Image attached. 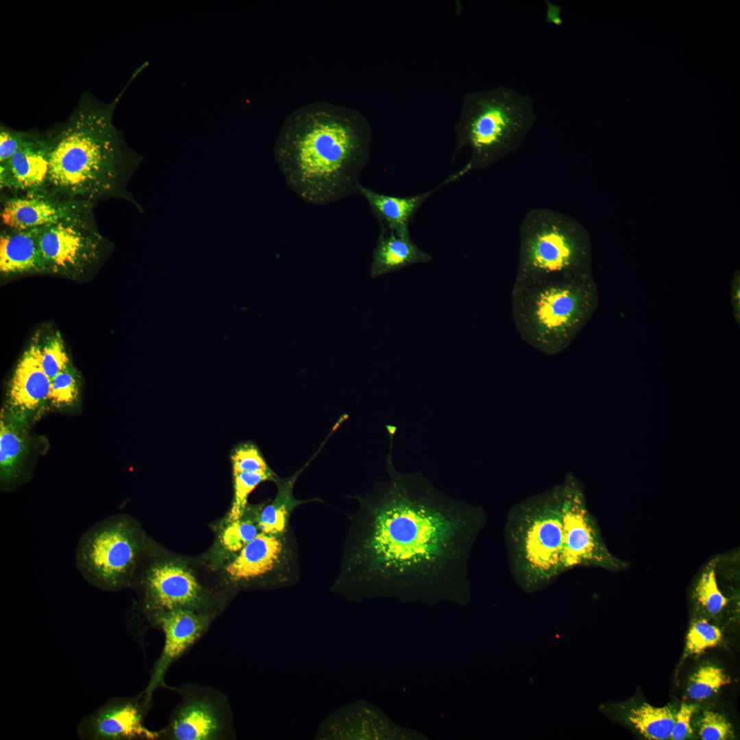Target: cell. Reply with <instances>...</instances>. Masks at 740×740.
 Instances as JSON below:
<instances>
[{
	"label": "cell",
	"instance_id": "1",
	"mask_svg": "<svg viewBox=\"0 0 740 740\" xmlns=\"http://www.w3.org/2000/svg\"><path fill=\"white\" fill-rule=\"evenodd\" d=\"M386 460L388 481L354 497L337 589L400 584L466 582L471 547L486 521L484 511L438 490L421 471L404 473Z\"/></svg>",
	"mask_w": 740,
	"mask_h": 740
},
{
	"label": "cell",
	"instance_id": "2",
	"mask_svg": "<svg viewBox=\"0 0 740 740\" xmlns=\"http://www.w3.org/2000/svg\"><path fill=\"white\" fill-rule=\"evenodd\" d=\"M371 141L359 110L315 101L286 117L274 153L289 188L306 203L326 205L358 193Z\"/></svg>",
	"mask_w": 740,
	"mask_h": 740
},
{
	"label": "cell",
	"instance_id": "3",
	"mask_svg": "<svg viewBox=\"0 0 740 740\" xmlns=\"http://www.w3.org/2000/svg\"><path fill=\"white\" fill-rule=\"evenodd\" d=\"M113 108L114 104L86 97L68 121L47 136V189L66 199L88 202L113 190L119 159Z\"/></svg>",
	"mask_w": 740,
	"mask_h": 740
},
{
	"label": "cell",
	"instance_id": "4",
	"mask_svg": "<svg viewBox=\"0 0 740 740\" xmlns=\"http://www.w3.org/2000/svg\"><path fill=\"white\" fill-rule=\"evenodd\" d=\"M536 113L532 98L505 86L467 92L455 125L453 159L464 148L467 163L449 175L445 185L474 170L485 169L517 151L533 127Z\"/></svg>",
	"mask_w": 740,
	"mask_h": 740
},
{
	"label": "cell",
	"instance_id": "5",
	"mask_svg": "<svg viewBox=\"0 0 740 740\" xmlns=\"http://www.w3.org/2000/svg\"><path fill=\"white\" fill-rule=\"evenodd\" d=\"M599 302L592 275L558 277L514 284L512 310L523 340L548 354L566 348Z\"/></svg>",
	"mask_w": 740,
	"mask_h": 740
},
{
	"label": "cell",
	"instance_id": "6",
	"mask_svg": "<svg viewBox=\"0 0 740 740\" xmlns=\"http://www.w3.org/2000/svg\"><path fill=\"white\" fill-rule=\"evenodd\" d=\"M519 238L515 284L591 274L589 236L572 217L549 208H532L521 221Z\"/></svg>",
	"mask_w": 740,
	"mask_h": 740
},
{
	"label": "cell",
	"instance_id": "7",
	"mask_svg": "<svg viewBox=\"0 0 740 740\" xmlns=\"http://www.w3.org/2000/svg\"><path fill=\"white\" fill-rule=\"evenodd\" d=\"M560 495L519 505L507 515L504 533L510 572L526 592L541 589L563 574Z\"/></svg>",
	"mask_w": 740,
	"mask_h": 740
},
{
	"label": "cell",
	"instance_id": "8",
	"mask_svg": "<svg viewBox=\"0 0 740 740\" xmlns=\"http://www.w3.org/2000/svg\"><path fill=\"white\" fill-rule=\"evenodd\" d=\"M150 550L136 520L125 514L114 515L82 534L75 548V565L90 584L116 591L132 586L138 566Z\"/></svg>",
	"mask_w": 740,
	"mask_h": 740
},
{
	"label": "cell",
	"instance_id": "9",
	"mask_svg": "<svg viewBox=\"0 0 740 740\" xmlns=\"http://www.w3.org/2000/svg\"><path fill=\"white\" fill-rule=\"evenodd\" d=\"M148 560L132 586H138V607L149 623L157 615L175 610L215 617L222 610L224 598L205 587L186 565L166 558Z\"/></svg>",
	"mask_w": 740,
	"mask_h": 740
},
{
	"label": "cell",
	"instance_id": "10",
	"mask_svg": "<svg viewBox=\"0 0 740 740\" xmlns=\"http://www.w3.org/2000/svg\"><path fill=\"white\" fill-rule=\"evenodd\" d=\"M90 206L40 227L38 243L44 273L79 279L99 261L104 239L90 217Z\"/></svg>",
	"mask_w": 740,
	"mask_h": 740
},
{
	"label": "cell",
	"instance_id": "11",
	"mask_svg": "<svg viewBox=\"0 0 740 740\" xmlns=\"http://www.w3.org/2000/svg\"><path fill=\"white\" fill-rule=\"evenodd\" d=\"M297 548L291 528L280 534L260 532L224 568L233 589L291 584L299 577Z\"/></svg>",
	"mask_w": 740,
	"mask_h": 740
},
{
	"label": "cell",
	"instance_id": "12",
	"mask_svg": "<svg viewBox=\"0 0 740 740\" xmlns=\"http://www.w3.org/2000/svg\"><path fill=\"white\" fill-rule=\"evenodd\" d=\"M181 700L167 724L160 730V739L224 740L232 737L228 702L219 690L185 684L177 689Z\"/></svg>",
	"mask_w": 740,
	"mask_h": 740
},
{
	"label": "cell",
	"instance_id": "13",
	"mask_svg": "<svg viewBox=\"0 0 740 740\" xmlns=\"http://www.w3.org/2000/svg\"><path fill=\"white\" fill-rule=\"evenodd\" d=\"M562 526L563 573L578 566H595L610 571L627 567L608 550L595 518L576 492L563 493Z\"/></svg>",
	"mask_w": 740,
	"mask_h": 740
},
{
	"label": "cell",
	"instance_id": "14",
	"mask_svg": "<svg viewBox=\"0 0 740 740\" xmlns=\"http://www.w3.org/2000/svg\"><path fill=\"white\" fill-rule=\"evenodd\" d=\"M150 702L145 692L134 697L111 698L81 721L77 735L94 740L160 739V731L150 730L145 724Z\"/></svg>",
	"mask_w": 740,
	"mask_h": 740
},
{
	"label": "cell",
	"instance_id": "15",
	"mask_svg": "<svg viewBox=\"0 0 740 740\" xmlns=\"http://www.w3.org/2000/svg\"><path fill=\"white\" fill-rule=\"evenodd\" d=\"M216 617L189 610H175L161 613L149 624L164 634V644L145 692L151 700L153 692L164 685L165 674L171 664L185 654L208 630Z\"/></svg>",
	"mask_w": 740,
	"mask_h": 740
},
{
	"label": "cell",
	"instance_id": "16",
	"mask_svg": "<svg viewBox=\"0 0 740 740\" xmlns=\"http://www.w3.org/2000/svg\"><path fill=\"white\" fill-rule=\"evenodd\" d=\"M90 204L64 198L45 188L7 199L1 219L10 230L40 228L56 223Z\"/></svg>",
	"mask_w": 740,
	"mask_h": 740
},
{
	"label": "cell",
	"instance_id": "17",
	"mask_svg": "<svg viewBox=\"0 0 740 740\" xmlns=\"http://www.w3.org/2000/svg\"><path fill=\"white\" fill-rule=\"evenodd\" d=\"M40 343L36 335L21 357L8 388V410L27 421L48 401L51 379L41 363Z\"/></svg>",
	"mask_w": 740,
	"mask_h": 740
},
{
	"label": "cell",
	"instance_id": "18",
	"mask_svg": "<svg viewBox=\"0 0 740 740\" xmlns=\"http://www.w3.org/2000/svg\"><path fill=\"white\" fill-rule=\"evenodd\" d=\"M49 156L47 136L28 134L18 150L0 163L1 188L25 193L47 188Z\"/></svg>",
	"mask_w": 740,
	"mask_h": 740
},
{
	"label": "cell",
	"instance_id": "19",
	"mask_svg": "<svg viewBox=\"0 0 740 740\" xmlns=\"http://www.w3.org/2000/svg\"><path fill=\"white\" fill-rule=\"evenodd\" d=\"M444 186L445 184L442 182L428 191L399 197L381 194L360 184L358 193L366 199L379 222L380 227L402 237H410L409 224L412 217L426 200Z\"/></svg>",
	"mask_w": 740,
	"mask_h": 740
},
{
	"label": "cell",
	"instance_id": "20",
	"mask_svg": "<svg viewBox=\"0 0 740 740\" xmlns=\"http://www.w3.org/2000/svg\"><path fill=\"white\" fill-rule=\"evenodd\" d=\"M40 228L4 230L0 237V272L3 277L44 273L38 236Z\"/></svg>",
	"mask_w": 740,
	"mask_h": 740
},
{
	"label": "cell",
	"instance_id": "21",
	"mask_svg": "<svg viewBox=\"0 0 740 740\" xmlns=\"http://www.w3.org/2000/svg\"><path fill=\"white\" fill-rule=\"evenodd\" d=\"M432 257L411 240L380 227L376 246L373 250L371 276L374 278L396 271L408 265L426 263Z\"/></svg>",
	"mask_w": 740,
	"mask_h": 740
},
{
	"label": "cell",
	"instance_id": "22",
	"mask_svg": "<svg viewBox=\"0 0 740 740\" xmlns=\"http://www.w3.org/2000/svg\"><path fill=\"white\" fill-rule=\"evenodd\" d=\"M26 422L7 410H2L0 420V478L5 489L19 483L23 475L27 449Z\"/></svg>",
	"mask_w": 740,
	"mask_h": 740
},
{
	"label": "cell",
	"instance_id": "23",
	"mask_svg": "<svg viewBox=\"0 0 740 740\" xmlns=\"http://www.w3.org/2000/svg\"><path fill=\"white\" fill-rule=\"evenodd\" d=\"M308 463L291 476L285 478L278 477L274 482L278 489L275 497L271 502L257 504L256 519L260 532L270 534H283L291 528L289 519L295 508L310 502H322L317 497L300 500L293 495L294 484Z\"/></svg>",
	"mask_w": 740,
	"mask_h": 740
},
{
	"label": "cell",
	"instance_id": "24",
	"mask_svg": "<svg viewBox=\"0 0 740 740\" xmlns=\"http://www.w3.org/2000/svg\"><path fill=\"white\" fill-rule=\"evenodd\" d=\"M676 714L670 706L655 707L648 703L632 708L628 719L646 739L665 740L671 737Z\"/></svg>",
	"mask_w": 740,
	"mask_h": 740
},
{
	"label": "cell",
	"instance_id": "25",
	"mask_svg": "<svg viewBox=\"0 0 740 740\" xmlns=\"http://www.w3.org/2000/svg\"><path fill=\"white\" fill-rule=\"evenodd\" d=\"M257 505H247L244 515L239 519L226 523L220 536L219 543L224 552L232 557L260 532L256 516Z\"/></svg>",
	"mask_w": 740,
	"mask_h": 740
},
{
	"label": "cell",
	"instance_id": "26",
	"mask_svg": "<svg viewBox=\"0 0 740 740\" xmlns=\"http://www.w3.org/2000/svg\"><path fill=\"white\" fill-rule=\"evenodd\" d=\"M715 569L716 561L712 560L702 572L693 593L699 608L711 616L720 614L728 602L718 587Z\"/></svg>",
	"mask_w": 740,
	"mask_h": 740
},
{
	"label": "cell",
	"instance_id": "27",
	"mask_svg": "<svg viewBox=\"0 0 740 740\" xmlns=\"http://www.w3.org/2000/svg\"><path fill=\"white\" fill-rule=\"evenodd\" d=\"M233 473L234 495L226 523L241 518L248 505L247 500L253 490L262 482H275L278 477L274 473L241 471Z\"/></svg>",
	"mask_w": 740,
	"mask_h": 740
},
{
	"label": "cell",
	"instance_id": "28",
	"mask_svg": "<svg viewBox=\"0 0 740 740\" xmlns=\"http://www.w3.org/2000/svg\"><path fill=\"white\" fill-rule=\"evenodd\" d=\"M730 682L731 679L722 669L702 666L689 678L687 693L693 700H704Z\"/></svg>",
	"mask_w": 740,
	"mask_h": 740
},
{
	"label": "cell",
	"instance_id": "29",
	"mask_svg": "<svg viewBox=\"0 0 740 740\" xmlns=\"http://www.w3.org/2000/svg\"><path fill=\"white\" fill-rule=\"evenodd\" d=\"M722 638L720 629L706 619L694 620L687 634L684 654L687 656L702 654L719 645Z\"/></svg>",
	"mask_w": 740,
	"mask_h": 740
},
{
	"label": "cell",
	"instance_id": "30",
	"mask_svg": "<svg viewBox=\"0 0 740 740\" xmlns=\"http://www.w3.org/2000/svg\"><path fill=\"white\" fill-rule=\"evenodd\" d=\"M79 393L78 375L69 366L51 379L48 401L57 408L71 406L78 400Z\"/></svg>",
	"mask_w": 740,
	"mask_h": 740
},
{
	"label": "cell",
	"instance_id": "31",
	"mask_svg": "<svg viewBox=\"0 0 740 740\" xmlns=\"http://www.w3.org/2000/svg\"><path fill=\"white\" fill-rule=\"evenodd\" d=\"M232 473L252 471L274 473L267 463L258 447L248 441L237 444L230 453Z\"/></svg>",
	"mask_w": 740,
	"mask_h": 740
},
{
	"label": "cell",
	"instance_id": "32",
	"mask_svg": "<svg viewBox=\"0 0 740 740\" xmlns=\"http://www.w3.org/2000/svg\"><path fill=\"white\" fill-rule=\"evenodd\" d=\"M40 356L42 368L50 379L70 366L63 339L58 332L40 343Z\"/></svg>",
	"mask_w": 740,
	"mask_h": 740
},
{
	"label": "cell",
	"instance_id": "33",
	"mask_svg": "<svg viewBox=\"0 0 740 740\" xmlns=\"http://www.w3.org/2000/svg\"><path fill=\"white\" fill-rule=\"evenodd\" d=\"M699 736L702 740H726L734 737L731 724L721 714L704 711L699 722Z\"/></svg>",
	"mask_w": 740,
	"mask_h": 740
},
{
	"label": "cell",
	"instance_id": "34",
	"mask_svg": "<svg viewBox=\"0 0 740 740\" xmlns=\"http://www.w3.org/2000/svg\"><path fill=\"white\" fill-rule=\"evenodd\" d=\"M28 134L15 131L1 125L0 130V163L14 155L25 141Z\"/></svg>",
	"mask_w": 740,
	"mask_h": 740
},
{
	"label": "cell",
	"instance_id": "35",
	"mask_svg": "<svg viewBox=\"0 0 740 740\" xmlns=\"http://www.w3.org/2000/svg\"><path fill=\"white\" fill-rule=\"evenodd\" d=\"M696 709L697 707L695 705L682 704L679 711L676 714L675 723L670 737L671 739L682 740L691 735L693 730L691 722Z\"/></svg>",
	"mask_w": 740,
	"mask_h": 740
},
{
	"label": "cell",
	"instance_id": "36",
	"mask_svg": "<svg viewBox=\"0 0 740 740\" xmlns=\"http://www.w3.org/2000/svg\"><path fill=\"white\" fill-rule=\"evenodd\" d=\"M731 303L733 314L738 325L740 323V278L739 273L734 275L731 285Z\"/></svg>",
	"mask_w": 740,
	"mask_h": 740
}]
</instances>
